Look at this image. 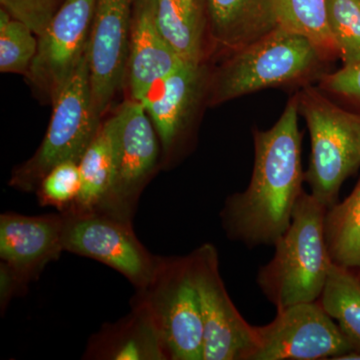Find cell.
Returning a JSON list of instances; mask_svg holds the SVG:
<instances>
[{
  "label": "cell",
  "mask_w": 360,
  "mask_h": 360,
  "mask_svg": "<svg viewBox=\"0 0 360 360\" xmlns=\"http://www.w3.org/2000/svg\"><path fill=\"white\" fill-rule=\"evenodd\" d=\"M298 96L270 129L255 130V163L248 188L231 194L220 212L227 238L250 248L274 246L288 231L303 191Z\"/></svg>",
  "instance_id": "cell-1"
},
{
  "label": "cell",
  "mask_w": 360,
  "mask_h": 360,
  "mask_svg": "<svg viewBox=\"0 0 360 360\" xmlns=\"http://www.w3.org/2000/svg\"><path fill=\"white\" fill-rule=\"evenodd\" d=\"M326 210L303 191L290 227L274 245V257L258 270V288L276 311L321 297L333 264L324 236Z\"/></svg>",
  "instance_id": "cell-2"
},
{
  "label": "cell",
  "mask_w": 360,
  "mask_h": 360,
  "mask_svg": "<svg viewBox=\"0 0 360 360\" xmlns=\"http://www.w3.org/2000/svg\"><path fill=\"white\" fill-rule=\"evenodd\" d=\"M322 52L304 35L277 26L238 49L214 75L210 101L219 104L266 87L302 79L319 65Z\"/></svg>",
  "instance_id": "cell-3"
},
{
  "label": "cell",
  "mask_w": 360,
  "mask_h": 360,
  "mask_svg": "<svg viewBox=\"0 0 360 360\" xmlns=\"http://www.w3.org/2000/svg\"><path fill=\"white\" fill-rule=\"evenodd\" d=\"M297 96L311 141L304 180L310 193L329 208L338 203L345 180L360 167V115L343 110L314 89Z\"/></svg>",
  "instance_id": "cell-4"
},
{
  "label": "cell",
  "mask_w": 360,
  "mask_h": 360,
  "mask_svg": "<svg viewBox=\"0 0 360 360\" xmlns=\"http://www.w3.org/2000/svg\"><path fill=\"white\" fill-rule=\"evenodd\" d=\"M131 302L148 312L168 360H203V326L188 255L158 257L153 276Z\"/></svg>",
  "instance_id": "cell-5"
},
{
  "label": "cell",
  "mask_w": 360,
  "mask_h": 360,
  "mask_svg": "<svg viewBox=\"0 0 360 360\" xmlns=\"http://www.w3.org/2000/svg\"><path fill=\"white\" fill-rule=\"evenodd\" d=\"M52 104L51 123L41 146L11 180V186L20 191H37L45 174L59 163L79 162L101 127V117L92 97L87 54Z\"/></svg>",
  "instance_id": "cell-6"
},
{
  "label": "cell",
  "mask_w": 360,
  "mask_h": 360,
  "mask_svg": "<svg viewBox=\"0 0 360 360\" xmlns=\"http://www.w3.org/2000/svg\"><path fill=\"white\" fill-rule=\"evenodd\" d=\"M60 213L65 251L108 265L127 277L136 290L148 285L158 257L137 238L132 222L96 210L68 208Z\"/></svg>",
  "instance_id": "cell-7"
},
{
  "label": "cell",
  "mask_w": 360,
  "mask_h": 360,
  "mask_svg": "<svg viewBox=\"0 0 360 360\" xmlns=\"http://www.w3.org/2000/svg\"><path fill=\"white\" fill-rule=\"evenodd\" d=\"M188 257L202 319L203 360H253L255 326L245 321L227 292L217 248L203 243Z\"/></svg>",
  "instance_id": "cell-8"
},
{
  "label": "cell",
  "mask_w": 360,
  "mask_h": 360,
  "mask_svg": "<svg viewBox=\"0 0 360 360\" xmlns=\"http://www.w3.org/2000/svg\"><path fill=\"white\" fill-rule=\"evenodd\" d=\"M253 360H340L352 352L338 323L319 300L277 310L274 321L255 326Z\"/></svg>",
  "instance_id": "cell-9"
},
{
  "label": "cell",
  "mask_w": 360,
  "mask_h": 360,
  "mask_svg": "<svg viewBox=\"0 0 360 360\" xmlns=\"http://www.w3.org/2000/svg\"><path fill=\"white\" fill-rule=\"evenodd\" d=\"M115 115L117 163L115 179L96 210L132 222L139 196L158 167L160 139L143 104L139 101H127Z\"/></svg>",
  "instance_id": "cell-10"
},
{
  "label": "cell",
  "mask_w": 360,
  "mask_h": 360,
  "mask_svg": "<svg viewBox=\"0 0 360 360\" xmlns=\"http://www.w3.org/2000/svg\"><path fill=\"white\" fill-rule=\"evenodd\" d=\"M96 4V0H65L39 37L27 75L51 103L89 51Z\"/></svg>",
  "instance_id": "cell-11"
},
{
  "label": "cell",
  "mask_w": 360,
  "mask_h": 360,
  "mask_svg": "<svg viewBox=\"0 0 360 360\" xmlns=\"http://www.w3.org/2000/svg\"><path fill=\"white\" fill-rule=\"evenodd\" d=\"M134 4L135 0H96L87 56L94 108L101 117L127 75Z\"/></svg>",
  "instance_id": "cell-12"
},
{
  "label": "cell",
  "mask_w": 360,
  "mask_h": 360,
  "mask_svg": "<svg viewBox=\"0 0 360 360\" xmlns=\"http://www.w3.org/2000/svg\"><path fill=\"white\" fill-rule=\"evenodd\" d=\"M206 84L205 65L184 61L167 77L156 82L141 101L155 125L165 155H172L184 139Z\"/></svg>",
  "instance_id": "cell-13"
},
{
  "label": "cell",
  "mask_w": 360,
  "mask_h": 360,
  "mask_svg": "<svg viewBox=\"0 0 360 360\" xmlns=\"http://www.w3.org/2000/svg\"><path fill=\"white\" fill-rule=\"evenodd\" d=\"M63 215L27 217L14 212L0 215V259L27 283L34 281L49 262L58 260L63 245Z\"/></svg>",
  "instance_id": "cell-14"
},
{
  "label": "cell",
  "mask_w": 360,
  "mask_h": 360,
  "mask_svg": "<svg viewBox=\"0 0 360 360\" xmlns=\"http://www.w3.org/2000/svg\"><path fill=\"white\" fill-rule=\"evenodd\" d=\"M184 63L156 26L153 0H135L127 68L132 99L141 103L156 82Z\"/></svg>",
  "instance_id": "cell-15"
},
{
  "label": "cell",
  "mask_w": 360,
  "mask_h": 360,
  "mask_svg": "<svg viewBox=\"0 0 360 360\" xmlns=\"http://www.w3.org/2000/svg\"><path fill=\"white\" fill-rule=\"evenodd\" d=\"M84 359L168 360L148 312L134 302L129 314L113 323L104 324L90 338Z\"/></svg>",
  "instance_id": "cell-16"
},
{
  "label": "cell",
  "mask_w": 360,
  "mask_h": 360,
  "mask_svg": "<svg viewBox=\"0 0 360 360\" xmlns=\"http://www.w3.org/2000/svg\"><path fill=\"white\" fill-rule=\"evenodd\" d=\"M212 39L238 51L279 26L276 0H206Z\"/></svg>",
  "instance_id": "cell-17"
},
{
  "label": "cell",
  "mask_w": 360,
  "mask_h": 360,
  "mask_svg": "<svg viewBox=\"0 0 360 360\" xmlns=\"http://www.w3.org/2000/svg\"><path fill=\"white\" fill-rule=\"evenodd\" d=\"M117 163V116L101 123L98 131L78 162L82 188L70 208L97 210L108 195Z\"/></svg>",
  "instance_id": "cell-18"
},
{
  "label": "cell",
  "mask_w": 360,
  "mask_h": 360,
  "mask_svg": "<svg viewBox=\"0 0 360 360\" xmlns=\"http://www.w3.org/2000/svg\"><path fill=\"white\" fill-rule=\"evenodd\" d=\"M319 302L352 347L340 360H360V271L333 264Z\"/></svg>",
  "instance_id": "cell-19"
},
{
  "label": "cell",
  "mask_w": 360,
  "mask_h": 360,
  "mask_svg": "<svg viewBox=\"0 0 360 360\" xmlns=\"http://www.w3.org/2000/svg\"><path fill=\"white\" fill-rule=\"evenodd\" d=\"M158 30L182 60L201 63L205 20L196 0H153Z\"/></svg>",
  "instance_id": "cell-20"
},
{
  "label": "cell",
  "mask_w": 360,
  "mask_h": 360,
  "mask_svg": "<svg viewBox=\"0 0 360 360\" xmlns=\"http://www.w3.org/2000/svg\"><path fill=\"white\" fill-rule=\"evenodd\" d=\"M324 236L333 264L360 271V180L342 202L326 210Z\"/></svg>",
  "instance_id": "cell-21"
},
{
  "label": "cell",
  "mask_w": 360,
  "mask_h": 360,
  "mask_svg": "<svg viewBox=\"0 0 360 360\" xmlns=\"http://www.w3.org/2000/svg\"><path fill=\"white\" fill-rule=\"evenodd\" d=\"M276 2L279 26L304 35L322 53H338L329 30L328 0H276Z\"/></svg>",
  "instance_id": "cell-22"
},
{
  "label": "cell",
  "mask_w": 360,
  "mask_h": 360,
  "mask_svg": "<svg viewBox=\"0 0 360 360\" xmlns=\"http://www.w3.org/2000/svg\"><path fill=\"white\" fill-rule=\"evenodd\" d=\"M39 47V37L22 21L0 11V71L27 75Z\"/></svg>",
  "instance_id": "cell-23"
},
{
  "label": "cell",
  "mask_w": 360,
  "mask_h": 360,
  "mask_svg": "<svg viewBox=\"0 0 360 360\" xmlns=\"http://www.w3.org/2000/svg\"><path fill=\"white\" fill-rule=\"evenodd\" d=\"M329 30L343 66L360 61V0H328Z\"/></svg>",
  "instance_id": "cell-24"
},
{
  "label": "cell",
  "mask_w": 360,
  "mask_h": 360,
  "mask_svg": "<svg viewBox=\"0 0 360 360\" xmlns=\"http://www.w3.org/2000/svg\"><path fill=\"white\" fill-rule=\"evenodd\" d=\"M82 188L79 167L75 161L59 163L45 174L37 186L41 206H52L59 212L68 210L77 201Z\"/></svg>",
  "instance_id": "cell-25"
},
{
  "label": "cell",
  "mask_w": 360,
  "mask_h": 360,
  "mask_svg": "<svg viewBox=\"0 0 360 360\" xmlns=\"http://www.w3.org/2000/svg\"><path fill=\"white\" fill-rule=\"evenodd\" d=\"M65 0H0L6 9L16 20L22 21L39 37L49 25Z\"/></svg>",
  "instance_id": "cell-26"
},
{
  "label": "cell",
  "mask_w": 360,
  "mask_h": 360,
  "mask_svg": "<svg viewBox=\"0 0 360 360\" xmlns=\"http://www.w3.org/2000/svg\"><path fill=\"white\" fill-rule=\"evenodd\" d=\"M322 85L336 96L360 105V61L326 75Z\"/></svg>",
  "instance_id": "cell-27"
},
{
  "label": "cell",
  "mask_w": 360,
  "mask_h": 360,
  "mask_svg": "<svg viewBox=\"0 0 360 360\" xmlns=\"http://www.w3.org/2000/svg\"><path fill=\"white\" fill-rule=\"evenodd\" d=\"M28 284L15 270L6 262H0V309H6L9 302L16 295L26 290Z\"/></svg>",
  "instance_id": "cell-28"
}]
</instances>
